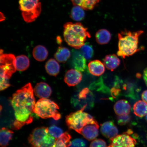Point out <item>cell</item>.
Returning <instances> with one entry per match:
<instances>
[{"label": "cell", "instance_id": "6da1fadb", "mask_svg": "<svg viewBox=\"0 0 147 147\" xmlns=\"http://www.w3.org/2000/svg\"><path fill=\"white\" fill-rule=\"evenodd\" d=\"M34 92L32 84L29 83L13 95L11 102L16 118L14 129H19L32 122L36 105Z\"/></svg>", "mask_w": 147, "mask_h": 147}, {"label": "cell", "instance_id": "7a4b0ae2", "mask_svg": "<svg viewBox=\"0 0 147 147\" xmlns=\"http://www.w3.org/2000/svg\"><path fill=\"white\" fill-rule=\"evenodd\" d=\"M143 32L142 30L132 32L125 29L119 33L117 56L124 59L140 50L139 47V38Z\"/></svg>", "mask_w": 147, "mask_h": 147}, {"label": "cell", "instance_id": "3957f363", "mask_svg": "<svg viewBox=\"0 0 147 147\" xmlns=\"http://www.w3.org/2000/svg\"><path fill=\"white\" fill-rule=\"evenodd\" d=\"M63 35L68 45L76 49H80L87 38L91 37L88 28L80 23H66L64 26Z\"/></svg>", "mask_w": 147, "mask_h": 147}, {"label": "cell", "instance_id": "277c9868", "mask_svg": "<svg viewBox=\"0 0 147 147\" xmlns=\"http://www.w3.org/2000/svg\"><path fill=\"white\" fill-rule=\"evenodd\" d=\"M59 109L58 106L53 101L47 98H41L36 104L34 112L42 118H53L58 120L61 118Z\"/></svg>", "mask_w": 147, "mask_h": 147}, {"label": "cell", "instance_id": "5b68a950", "mask_svg": "<svg viewBox=\"0 0 147 147\" xmlns=\"http://www.w3.org/2000/svg\"><path fill=\"white\" fill-rule=\"evenodd\" d=\"M28 140L32 147H53L56 139L49 134L48 128L43 127L33 130Z\"/></svg>", "mask_w": 147, "mask_h": 147}, {"label": "cell", "instance_id": "8992f818", "mask_svg": "<svg viewBox=\"0 0 147 147\" xmlns=\"http://www.w3.org/2000/svg\"><path fill=\"white\" fill-rule=\"evenodd\" d=\"M84 109L71 113L66 117V122L69 128L80 133L84 127L96 122L93 117L84 112Z\"/></svg>", "mask_w": 147, "mask_h": 147}, {"label": "cell", "instance_id": "52a82bcc", "mask_svg": "<svg viewBox=\"0 0 147 147\" xmlns=\"http://www.w3.org/2000/svg\"><path fill=\"white\" fill-rule=\"evenodd\" d=\"M2 49H1L0 66L1 78L10 79L16 70L15 57L12 54H4Z\"/></svg>", "mask_w": 147, "mask_h": 147}, {"label": "cell", "instance_id": "ba28073f", "mask_svg": "<svg viewBox=\"0 0 147 147\" xmlns=\"http://www.w3.org/2000/svg\"><path fill=\"white\" fill-rule=\"evenodd\" d=\"M133 132L128 130L125 133L117 135L111 140L109 147H135L136 141L131 136Z\"/></svg>", "mask_w": 147, "mask_h": 147}, {"label": "cell", "instance_id": "9c48e42d", "mask_svg": "<svg viewBox=\"0 0 147 147\" xmlns=\"http://www.w3.org/2000/svg\"><path fill=\"white\" fill-rule=\"evenodd\" d=\"M71 59V64L74 69L80 72L85 70L87 67L86 59L80 51L73 50Z\"/></svg>", "mask_w": 147, "mask_h": 147}, {"label": "cell", "instance_id": "30bf717a", "mask_svg": "<svg viewBox=\"0 0 147 147\" xmlns=\"http://www.w3.org/2000/svg\"><path fill=\"white\" fill-rule=\"evenodd\" d=\"M99 125L96 122L90 123L84 127L81 130L80 134L89 141L93 140L98 135Z\"/></svg>", "mask_w": 147, "mask_h": 147}, {"label": "cell", "instance_id": "8fae6325", "mask_svg": "<svg viewBox=\"0 0 147 147\" xmlns=\"http://www.w3.org/2000/svg\"><path fill=\"white\" fill-rule=\"evenodd\" d=\"M82 74L80 71L75 69H71L66 72L64 81L69 87L78 85L81 82Z\"/></svg>", "mask_w": 147, "mask_h": 147}, {"label": "cell", "instance_id": "7c38bea8", "mask_svg": "<svg viewBox=\"0 0 147 147\" xmlns=\"http://www.w3.org/2000/svg\"><path fill=\"white\" fill-rule=\"evenodd\" d=\"M100 131L102 135L107 138L112 140L118 135V130L111 121H107L101 125Z\"/></svg>", "mask_w": 147, "mask_h": 147}, {"label": "cell", "instance_id": "4fadbf2b", "mask_svg": "<svg viewBox=\"0 0 147 147\" xmlns=\"http://www.w3.org/2000/svg\"><path fill=\"white\" fill-rule=\"evenodd\" d=\"M35 94L41 98H47L51 96L52 89L48 84L45 82L37 84L34 89Z\"/></svg>", "mask_w": 147, "mask_h": 147}, {"label": "cell", "instance_id": "5bb4252c", "mask_svg": "<svg viewBox=\"0 0 147 147\" xmlns=\"http://www.w3.org/2000/svg\"><path fill=\"white\" fill-rule=\"evenodd\" d=\"M88 68L90 73L94 76H100L105 71V66L99 60H94L90 62L88 64Z\"/></svg>", "mask_w": 147, "mask_h": 147}, {"label": "cell", "instance_id": "9a60e30c", "mask_svg": "<svg viewBox=\"0 0 147 147\" xmlns=\"http://www.w3.org/2000/svg\"><path fill=\"white\" fill-rule=\"evenodd\" d=\"M19 3L22 12L32 11L41 5L39 0H19Z\"/></svg>", "mask_w": 147, "mask_h": 147}, {"label": "cell", "instance_id": "2e32d148", "mask_svg": "<svg viewBox=\"0 0 147 147\" xmlns=\"http://www.w3.org/2000/svg\"><path fill=\"white\" fill-rule=\"evenodd\" d=\"M114 109L118 115H127L130 113L131 106L127 100H121L115 103Z\"/></svg>", "mask_w": 147, "mask_h": 147}, {"label": "cell", "instance_id": "e0dca14e", "mask_svg": "<svg viewBox=\"0 0 147 147\" xmlns=\"http://www.w3.org/2000/svg\"><path fill=\"white\" fill-rule=\"evenodd\" d=\"M103 62L107 69L113 71L120 65L121 61L116 55L111 54L105 56Z\"/></svg>", "mask_w": 147, "mask_h": 147}, {"label": "cell", "instance_id": "ac0fdd59", "mask_svg": "<svg viewBox=\"0 0 147 147\" xmlns=\"http://www.w3.org/2000/svg\"><path fill=\"white\" fill-rule=\"evenodd\" d=\"M111 35L109 31L106 29L98 30L95 34V39L97 43L100 45L108 44L111 40Z\"/></svg>", "mask_w": 147, "mask_h": 147}, {"label": "cell", "instance_id": "d6986e66", "mask_svg": "<svg viewBox=\"0 0 147 147\" xmlns=\"http://www.w3.org/2000/svg\"><path fill=\"white\" fill-rule=\"evenodd\" d=\"M74 5H78L85 10H92L100 2V0H71Z\"/></svg>", "mask_w": 147, "mask_h": 147}, {"label": "cell", "instance_id": "ffe728a7", "mask_svg": "<svg viewBox=\"0 0 147 147\" xmlns=\"http://www.w3.org/2000/svg\"><path fill=\"white\" fill-rule=\"evenodd\" d=\"M32 54L35 59L38 61L42 62L47 59L49 53L47 49L45 47L39 45L34 48Z\"/></svg>", "mask_w": 147, "mask_h": 147}, {"label": "cell", "instance_id": "44dd1931", "mask_svg": "<svg viewBox=\"0 0 147 147\" xmlns=\"http://www.w3.org/2000/svg\"><path fill=\"white\" fill-rule=\"evenodd\" d=\"M71 53L69 49L65 47H60L54 55L55 58L60 63H65L70 57Z\"/></svg>", "mask_w": 147, "mask_h": 147}, {"label": "cell", "instance_id": "7402d4cb", "mask_svg": "<svg viewBox=\"0 0 147 147\" xmlns=\"http://www.w3.org/2000/svg\"><path fill=\"white\" fill-rule=\"evenodd\" d=\"M134 113L137 117H142L147 115V103L143 100H138L133 106Z\"/></svg>", "mask_w": 147, "mask_h": 147}, {"label": "cell", "instance_id": "603a6c76", "mask_svg": "<svg viewBox=\"0 0 147 147\" xmlns=\"http://www.w3.org/2000/svg\"><path fill=\"white\" fill-rule=\"evenodd\" d=\"M45 68L47 73L51 76H56L60 72L59 64L53 59L48 61L46 63Z\"/></svg>", "mask_w": 147, "mask_h": 147}, {"label": "cell", "instance_id": "cb8c5ba5", "mask_svg": "<svg viewBox=\"0 0 147 147\" xmlns=\"http://www.w3.org/2000/svg\"><path fill=\"white\" fill-rule=\"evenodd\" d=\"M13 132L9 129L3 127L1 130L0 144L1 147H7L11 140Z\"/></svg>", "mask_w": 147, "mask_h": 147}, {"label": "cell", "instance_id": "d4e9b609", "mask_svg": "<svg viewBox=\"0 0 147 147\" xmlns=\"http://www.w3.org/2000/svg\"><path fill=\"white\" fill-rule=\"evenodd\" d=\"M16 67L18 71L26 70L30 66V61L28 57L24 55H21L16 57Z\"/></svg>", "mask_w": 147, "mask_h": 147}, {"label": "cell", "instance_id": "484cf974", "mask_svg": "<svg viewBox=\"0 0 147 147\" xmlns=\"http://www.w3.org/2000/svg\"><path fill=\"white\" fill-rule=\"evenodd\" d=\"M71 137L68 132H65L61 136L57 139L53 147H69L71 145Z\"/></svg>", "mask_w": 147, "mask_h": 147}, {"label": "cell", "instance_id": "4316f807", "mask_svg": "<svg viewBox=\"0 0 147 147\" xmlns=\"http://www.w3.org/2000/svg\"><path fill=\"white\" fill-rule=\"evenodd\" d=\"M41 11V5L35 10L28 12H22L24 20L27 23L32 22L39 16Z\"/></svg>", "mask_w": 147, "mask_h": 147}, {"label": "cell", "instance_id": "83f0119b", "mask_svg": "<svg viewBox=\"0 0 147 147\" xmlns=\"http://www.w3.org/2000/svg\"><path fill=\"white\" fill-rule=\"evenodd\" d=\"M85 13L84 9L78 5H75L71 9V18L76 21H80L85 17Z\"/></svg>", "mask_w": 147, "mask_h": 147}, {"label": "cell", "instance_id": "f1b7e54d", "mask_svg": "<svg viewBox=\"0 0 147 147\" xmlns=\"http://www.w3.org/2000/svg\"><path fill=\"white\" fill-rule=\"evenodd\" d=\"M80 49L81 52L86 59L89 60L93 57L94 54V51L92 46L90 44H84Z\"/></svg>", "mask_w": 147, "mask_h": 147}, {"label": "cell", "instance_id": "f546056e", "mask_svg": "<svg viewBox=\"0 0 147 147\" xmlns=\"http://www.w3.org/2000/svg\"><path fill=\"white\" fill-rule=\"evenodd\" d=\"M49 133L51 135L55 138L58 139L63 135V130L58 127L53 126L48 128Z\"/></svg>", "mask_w": 147, "mask_h": 147}, {"label": "cell", "instance_id": "4dcf8cb0", "mask_svg": "<svg viewBox=\"0 0 147 147\" xmlns=\"http://www.w3.org/2000/svg\"><path fill=\"white\" fill-rule=\"evenodd\" d=\"M131 120V117L128 115H119L117 117V122L119 125L123 126L129 123Z\"/></svg>", "mask_w": 147, "mask_h": 147}, {"label": "cell", "instance_id": "1f68e13d", "mask_svg": "<svg viewBox=\"0 0 147 147\" xmlns=\"http://www.w3.org/2000/svg\"><path fill=\"white\" fill-rule=\"evenodd\" d=\"M69 147H87V143L82 139H75L71 142Z\"/></svg>", "mask_w": 147, "mask_h": 147}, {"label": "cell", "instance_id": "d6a6232c", "mask_svg": "<svg viewBox=\"0 0 147 147\" xmlns=\"http://www.w3.org/2000/svg\"><path fill=\"white\" fill-rule=\"evenodd\" d=\"M90 147H107L106 142L101 139H95L91 143Z\"/></svg>", "mask_w": 147, "mask_h": 147}, {"label": "cell", "instance_id": "836d02e7", "mask_svg": "<svg viewBox=\"0 0 147 147\" xmlns=\"http://www.w3.org/2000/svg\"><path fill=\"white\" fill-rule=\"evenodd\" d=\"M9 79L1 78V90H4L10 86Z\"/></svg>", "mask_w": 147, "mask_h": 147}, {"label": "cell", "instance_id": "e575fe53", "mask_svg": "<svg viewBox=\"0 0 147 147\" xmlns=\"http://www.w3.org/2000/svg\"><path fill=\"white\" fill-rule=\"evenodd\" d=\"M143 78L147 87V67L143 71Z\"/></svg>", "mask_w": 147, "mask_h": 147}, {"label": "cell", "instance_id": "d590c367", "mask_svg": "<svg viewBox=\"0 0 147 147\" xmlns=\"http://www.w3.org/2000/svg\"><path fill=\"white\" fill-rule=\"evenodd\" d=\"M141 97H142V100L147 103V90L143 92Z\"/></svg>", "mask_w": 147, "mask_h": 147}, {"label": "cell", "instance_id": "8d00e7d4", "mask_svg": "<svg viewBox=\"0 0 147 147\" xmlns=\"http://www.w3.org/2000/svg\"><path fill=\"white\" fill-rule=\"evenodd\" d=\"M57 42L59 43H61V42L62 40H61V38H60L59 37V38H58V37L57 38Z\"/></svg>", "mask_w": 147, "mask_h": 147}, {"label": "cell", "instance_id": "74e56055", "mask_svg": "<svg viewBox=\"0 0 147 147\" xmlns=\"http://www.w3.org/2000/svg\"><path fill=\"white\" fill-rule=\"evenodd\" d=\"M146 119L147 121V115H146Z\"/></svg>", "mask_w": 147, "mask_h": 147}]
</instances>
